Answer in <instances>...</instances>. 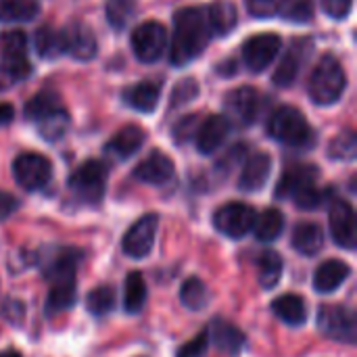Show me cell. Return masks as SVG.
Returning a JSON list of instances; mask_svg holds the SVG:
<instances>
[{"mask_svg": "<svg viewBox=\"0 0 357 357\" xmlns=\"http://www.w3.org/2000/svg\"><path fill=\"white\" fill-rule=\"evenodd\" d=\"M209 42V25L203 8L188 6L176 13L174 19V42L169 48V61L182 67L195 61Z\"/></svg>", "mask_w": 357, "mask_h": 357, "instance_id": "6da1fadb", "label": "cell"}, {"mask_svg": "<svg viewBox=\"0 0 357 357\" xmlns=\"http://www.w3.org/2000/svg\"><path fill=\"white\" fill-rule=\"evenodd\" d=\"M77 253L73 249H65L59 253L46 270V278L50 280V293L46 299V314L56 316L67 312L75 305L77 291H75V266Z\"/></svg>", "mask_w": 357, "mask_h": 357, "instance_id": "7a4b0ae2", "label": "cell"}, {"mask_svg": "<svg viewBox=\"0 0 357 357\" xmlns=\"http://www.w3.org/2000/svg\"><path fill=\"white\" fill-rule=\"evenodd\" d=\"M347 86V75L341 65V61L333 54H326L320 59V63L314 67L307 84V92L316 105H335Z\"/></svg>", "mask_w": 357, "mask_h": 357, "instance_id": "3957f363", "label": "cell"}, {"mask_svg": "<svg viewBox=\"0 0 357 357\" xmlns=\"http://www.w3.org/2000/svg\"><path fill=\"white\" fill-rule=\"evenodd\" d=\"M268 134L295 149H307L316 142V134L303 113L295 107H280L272 113L268 121Z\"/></svg>", "mask_w": 357, "mask_h": 357, "instance_id": "277c9868", "label": "cell"}, {"mask_svg": "<svg viewBox=\"0 0 357 357\" xmlns=\"http://www.w3.org/2000/svg\"><path fill=\"white\" fill-rule=\"evenodd\" d=\"M67 186L79 201L98 205L107 192V167L100 161H86L69 176Z\"/></svg>", "mask_w": 357, "mask_h": 357, "instance_id": "5b68a950", "label": "cell"}, {"mask_svg": "<svg viewBox=\"0 0 357 357\" xmlns=\"http://www.w3.org/2000/svg\"><path fill=\"white\" fill-rule=\"evenodd\" d=\"M318 328L331 341L354 345L357 341L356 312L343 305H322L318 312Z\"/></svg>", "mask_w": 357, "mask_h": 357, "instance_id": "8992f818", "label": "cell"}, {"mask_svg": "<svg viewBox=\"0 0 357 357\" xmlns=\"http://www.w3.org/2000/svg\"><path fill=\"white\" fill-rule=\"evenodd\" d=\"M255 218H257V213L251 205L232 201V203L222 205L213 213V226L220 234H224L228 238H243L253 230Z\"/></svg>", "mask_w": 357, "mask_h": 357, "instance_id": "52a82bcc", "label": "cell"}, {"mask_svg": "<svg viewBox=\"0 0 357 357\" xmlns=\"http://www.w3.org/2000/svg\"><path fill=\"white\" fill-rule=\"evenodd\" d=\"M13 176L23 190L36 192L50 182L52 163L40 153H21L13 161Z\"/></svg>", "mask_w": 357, "mask_h": 357, "instance_id": "ba28073f", "label": "cell"}, {"mask_svg": "<svg viewBox=\"0 0 357 357\" xmlns=\"http://www.w3.org/2000/svg\"><path fill=\"white\" fill-rule=\"evenodd\" d=\"M157 230H159V215L157 213L142 215L123 234V238H121V251L128 257H132V259L146 257L153 251V247H155Z\"/></svg>", "mask_w": 357, "mask_h": 357, "instance_id": "9c48e42d", "label": "cell"}, {"mask_svg": "<svg viewBox=\"0 0 357 357\" xmlns=\"http://www.w3.org/2000/svg\"><path fill=\"white\" fill-rule=\"evenodd\" d=\"M167 48V29L159 21H144L132 31V50L138 61L155 63Z\"/></svg>", "mask_w": 357, "mask_h": 357, "instance_id": "30bf717a", "label": "cell"}, {"mask_svg": "<svg viewBox=\"0 0 357 357\" xmlns=\"http://www.w3.org/2000/svg\"><path fill=\"white\" fill-rule=\"evenodd\" d=\"M328 224H331V234H333V241L347 249V251H354L356 249V213H354V207L351 203L343 201V199H337L333 201L331 205V211H328Z\"/></svg>", "mask_w": 357, "mask_h": 357, "instance_id": "8fae6325", "label": "cell"}, {"mask_svg": "<svg viewBox=\"0 0 357 357\" xmlns=\"http://www.w3.org/2000/svg\"><path fill=\"white\" fill-rule=\"evenodd\" d=\"M280 46H282V40L276 33L253 36L243 46V61L251 71H264L268 65H272Z\"/></svg>", "mask_w": 357, "mask_h": 357, "instance_id": "7c38bea8", "label": "cell"}, {"mask_svg": "<svg viewBox=\"0 0 357 357\" xmlns=\"http://www.w3.org/2000/svg\"><path fill=\"white\" fill-rule=\"evenodd\" d=\"M63 46H65V52L71 54L73 59L77 61H90L96 56V50H98V44H96V36L94 31L82 23V21H73L69 23L63 31Z\"/></svg>", "mask_w": 357, "mask_h": 357, "instance_id": "4fadbf2b", "label": "cell"}, {"mask_svg": "<svg viewBox=\"0 0 357 357\" xmlns=\"http://www.w3.org/2000/svg\"><path fill=\"white\" fill-rule=\"evenodd\" d=\"M226 111L228 115L241 123V126H251L257 119V111H259V96L253 88L243 86L232 90L226 96Z\"/></svg>", "mask_w": 357, "mask_h": 357, "instance_id": "5bb4252c", "label": "cell"}, {"mask_svg": "<svg viewBox=\"0 0 357 357\" xmlns=\"http://www.w3.org/2000/svg\"><path fill=\"white\" fill-rule=\"evenodd\" d=\"M174 161L161 153V151H155L151 153L144 161H140L134 169V178L144 182V184H153V186H163L167 184L172 178H174Z\"/></svg>", "mask_w": 357, "mask_h": 357, "instance_id": "9a60e30c", "label": "cell"}, {"mask_svg": "<svg viewBox=\"0 0 357 357\" xmlns=\"http://www.w3.org/2000/svg\"><path fill=\"white\" fill-rule=\"evenodd\" d=\"M228 132H230V119L226 115H211V117H207L199 126L197 136H195L199 153H203V155L215 153L224 144V140L228 138Z\"/></svg>", "mask_w": 357, "mask_h": 357, "instance_id": "2e32d148", "label": "cell"}, {"mask_svg": "<svg viewBox=\"0 0 357 357\" xmlns=\"http://www.w3.org/2000/svg\"><path fill=\"white\" fill-rule=\"evenodd\" d=\"M318 180V167L310 163H299L291 169H287L276 186V197L278 199H293L301 190L314 186Z\"/></svg>", "mask_w": 357, "mask_h": 357, "instance_id": "e0dca14e", "label": "cell"}, {"mask_svg": "<svg viewBox=\"0 0 357 357\" xmlns=\"http://www.w3.org/2000/svg\"><path fill=\"white\" fill-rule=\"evenodd\" d=\"M270 174H272V157L268 153H255L243 165L238 188L243 192H257L266 186Z\"/></svg>", "mask_w": 357, "mask_h": 357, "instance_id": "ac0fdd59", "label": "cell"}, {"mask_svg": "<svg viewBox=\"0 0 357 357\" xmlns=\"http://www.w3.org/2000/svg\"><path fill=\"white\" fill-rule=\"evenodd\" d=\"M209 333V341L215 343V347L220 351H224L226 356L236 357L243 349H245V333L241 328H236L232 322H226L222 318H215L211 322V328L207 331Z\"/></svg>", "mask_w": 357, "mask_h": 357, "instance_id": "d6986e66", "label": "cell"}, {"mask_svg": "<svg viewBox=\"0 0 357 357\" xmlns=\"http://www.w3.org/2000/svg\"><path fill=\"white\" fill-rule=\"evenodd\" d=\"M351 274V268L341 261V259H328L324 264L318 266L316 274H314V289L320 295H328L335 293Z\"/></svg>", "mask_w": 357, "mask_h": 357, "instance_id": "ffe728a7", "label": "cell"}, {"mask_svg": "<svg viewBox=\"0 0 357 357\" xmlns=\"http://www.w3.org/2000/svg\"><path fill=\"white\" fill-rule=\"evenodd\" d=\"M144 138H146L144 130L138 128V126H134V123H130V126L121 128V130L105 144V151H107L109 155H113L115 159H128V157H132L134 153L140 151V146L144 144Z\"/></svg>", "mask_w": 357, "mask_h": 357, "instance_id": "44dd1931", "label": "cell"}, {"mask_svg": "<svg viewBox=\"0 0 357 357\" xmlns=\"http://www.w3.org/2000/svg\"><path fill=\"white\" fill-rule=\"evenodd\" d=\"M293 249L305 257H314L324 249V230L314 222H301L293 230Z\"/></svg>", "mask_w": 357, "mask_h": 357, "instance_id": "7402d4cb", "label": "cell"}, {"mask_svg": "<svg viewBox=\"0 0 357 357\" xmlns=\"http://www.w3.org/2000/svg\"><path fill=\"white\" fill-rule=\"evenodd\" d=\"M238 21V10L230 0H215L207 10V25L218 36H228Z\"/></svg>", "mask_w": 357, "mask_h": 357, "instance_id": "603a6c76", "label": "cell"}, {"mask_svg": "<svg viewBox=\"0 0 357 357\" xmlns=\"http://www.w3.org/2000/svg\"><path fill=\"white\" fill-rule=\"evenodd\" d=\"M159 98H161V84L157 82H140L126 92L128 105L140 113H153L159 105Z\"/></svg>", "mask_w": 357, "mask_h": 357, "instance_id": "cb8c5ba5", "label": "cell"}, {"mask_svg": "<svg viewBox=\"0 0 357 357\" xmlns=\"http://www.w3.org/2000/svg\"><path fill=\"white\" fill-rule=\"evenodd\" d=\"M272 312L289 326H301L307 320V305L299 295H282L274 299Z\"/></svg>", "mask_w": 357, "mask_h": 357, "instance_id": "d4e9b609", "label": "cell"}, {"mask_svg": "<svg viewBox=\"0 0 357 357\" xmlns=\"http://www.w3.org/2000/svg\"><path fill=\"white\" fill-rule=\"evenodd\" d=\"M282 230H284V215L276 207H270L255 218L253 232H255L257 241H261V243L276 241L282 234Z\"/></svg>", "mask_w": 357, "mask_h": 357, "instance_id": "484cf974", "label": "cell"}, {"mask_svg": "<svg viewBox=\"0 0 357 357\" xmlns=\"http://www.w3.org/2000/svg\"><path fill=\"white\" fill-rule=\"evenodd\" d=\"M146 301V282L140 272H130L123 284V310L128 314H138Z\"/></svg>", "mask_w": 357, "mask_h": 357, "instance_id": "4316f807", "label": "cell"}, {"mask_svg": "<svg viewBox=\"0 0 357 357\" xmlns=\"http://www.w3.org/2000/svg\"><path fill=\"white\" fill-rule=\"evenodd\" d=\"M33 48L42 59H56L65 52L63 36L50 25H42L33 36Z\"/></svg>", "mask_w": 357, "mask_h": 357, "instance_id": "83f0119b", "label": "cell"}, {"mask_svg": "<svg viewBox=\"0 0 357 357\" xmlns=\"http://www.w3.org/2000/svg\"><path fill=\"white\" fill-rule=\"evenodd\" d=\"M40 10L38 0H0V21L23 23L31 21Z\"/></svg>", "mask_w": 357, "mask_h": 357, "instance_id": "f1b7e54d", "label": "cell"}, {"mask_svg": "<svg viewBox=\"0 0 357 357\" xmlns=\"http://www.w3.org/2000/svg\"><path fill=\"white\" fill-rule=\"evenodd\" d=\"M27 52V36L21 29H10L0 36V54L2 63H19L25 61Z\"/></svg>", "mask_w": 357, "mask_h": 357, "instance_id": "f546056e", "label": "cell"}, {"mask_svg": "<svg viewBox=\"0 0 357 357\" xmlns=\"http://www.w3.org/2000/svg\"><path fill=\"white\" fill-rule=\"evenodd\" d=\"M257 270H259L257 276L261 289H274L282 278V270H284L282 257L276 251H264L257 261Z\"/></svg>", "mask_w": 357, "mask_h": 357, "instance_id": "4dcf8cb0", "label": "cell"}, {"mask_svg": "<svg viewBox=\"0 0 357 357\" xmlns=\"http://www.w3.org/2000/svg\"><path fill=\"white\" fill-rule=\"evenodd\" d=\"M36 126H38V132H40V136H42L44 140L56 142V140H61V138L65 136V132H67V128H69V115H67V111L61 107V109L52 111L50 115H46L44 119H40Z\"/></svg>", "mask_w": 357, "mask_h": 357, "instance_id": "1f68e13d", "label": "cell"}, {"mask_svg": "<svg viewBox=\"0 0 357 357\" xmlns=\"http://www.w3.org/2000/svg\"><path fill=\"white\" fill-rule=\"evenodd\" d=\"M63 105H61V100H59V96L54 94V92H40V94H36L27 105H25V117L29 119V121H33V123H38L40 119H44L46 115H50L52 111H56V109H61Z\"/></svg>", "mask_w": 357, "mask_h": 357, "instance_id": "d6a6232c", "label": "cell"}, {"mask_svg": "<svg viewBox=\"0 0 357 357\" xmlns=\"http://www.w3.org/2000/svg\"><path fill=\"white\" fill-rule=\"evenodd\" d=\"M276 13L291 23H310L314 19V0H280Z\"/></svg>", "mask_w": 357, "mask_h": 357, "instance_id": "836d02e7", "label": "cell"}, {"mask_svg": "<svg viewBox=\"0 0 357 357\" xmlns=\"http://www.w3.org/2000/svg\"><path fill=\"white\" fill-rule=\"evenodd\" d=\"M180 301L184 303V307H188L192 312H201L209 301L207 287L203 284V280L201 278H188L180 289Z\"/></svg>", "mask_w": 357, "mask_h": 357, "instance_id": "e575fe53", "label": "cell"}, {"mask_svg": "<svg viewBox=\"0 0 357 357\" xmlns=\"http://www.w3.org/2000/svg\"><path fill=\"white\" fill-rule=\"evenodd\" d=\"M299 52H301L299 46H293V48L287 52V56L282 59V63L278 65V69L274 71V77H272L276 86L289 88V86L295 82V77H297V73H299V67H301V56H299Z\"/></svg>", "mask_w": 357, "mask_h": 357, "instance_id": "d590c367", "label": "cell"}, {"mask_svg": "<svg viewBox=\"0 0 357 357\" xmlns=\"http://www.w3.org/2000/svg\"><path fill=\"white\" fill-rule=\"evenodd\" d=\"M113 307H115V291L111 287H96L86 297V310L92 316H98V318L107 316L113 312Z\"/></svg>", "mask_w": 357, "mask_h": 357, "instance_id": "8d00e7d4", "label": "cell"}, {"mask_svg": "<svg viewBox=\"0 0 357 357\" xmlns=\"http://www.w3.org/2000/svg\"><path fill=\"white\" fill-rule=\"evenodd\" d=\"M357 153V138L356 132L351 130H345L341 134H337L333 140H331V146H328V155L337 161H351Z\"/></svg>", "mask_w": 357, "mask_h": 357, "instance_id": "74e56055", "label": "cell"}, {"mask_svg": "<svg viewBox=\"0 0 357 357\" xmlns=\"http://www.w3.org/2000/svg\"><path fill=\"white\" fill-rule=\"evenodd\" d=\"M107 13V21L115 27L121 29L130 23V19L136 13V2L134 0H109L105 6Z\"/></svg>", "mask_w": 357, "mask_h": 357, "instance_id": "f35d334b", "label": "cell"}, {"mask_svg": "<svg viewBox=\"0 0 357 357\" xmlns=\"http://www.w3.org/2000/svg\"><path fill=\"white\" fill-rule=\"evenodd\" d=\"M328 197H331V188H328V190H322V188H316V184H314V186L301 190L299 195H295L293 201H295V205H297L299 209H303V211H314V209L322 207V205L328 201Z\"/></svg>", "mask_w": 357, "mask_h": 357, "instance_id": "ab89813d", "label": "cell"}, {"mask_svg": "<svg viewBox=\"0 0 357 357\" xmlns=\"http://www.w3.org/2000/svg\"><path fill=\"white\" fill-rule=\"evenodd\" d=\"M197 94H199V84H197L192 77L180 79L178 86H176L174 92H172V107H182V105L195 100Z\"/></svg>", "mask_w": 357, "mask_h": 357, "instance_id": "60d3db41", "label": "cell"}, {"mask_svg": "<svg viewBox=\"0 0 357 357\" xmlns=\"http://www.w3.org/2000/svg\"><path fill=\"white\" fill-rule=\"evenodd\" d=\"M197 130H199V115H186L174 126L172 136L178 144H186L192 136H197Z\"/></svg>", "mask_w": 357, "mask_h": 357, "instance_id": "b9f144b4", "label": "cell"}, {"mask_svg": "<svg viewBox=\"0 0 357 357\" xmlns=\"http://www.w3.org/2000/svg\"><path fill=\"white\" fill-rule=\"evenodd\" d=\"M207 347H209V333L203 331V333H199L192 341H188L186 345H182V347L178 349L176 357H203L205 356V351H207Z\"/></svg>", "mask_w": 357, "mask_h": 357, "instance_id": "7bdbcfd3", "label": "cell"}, {"mask_svg": "<svg viewBox=\"0 0 357 357\" xmlns=\"http://www.w3.org/2000/svg\"><path fill=\"white\" fill-rule=\"evenodd\" d=\"M278 2L280 0H247V8L253 17L266 19V17H274L278 10Z\"/></svg>", "mask_w": 357, "mask_h": 357, "instance_id": "ee69618b", "label": "cell"}, {"mask_svg": "<svg viewBox=\"0 0 357 357\" xmlns=\"http://www.w3.org/2000/svg\"><path fill=\"white\" fill-rule=\"evenodd\" d=\"M354 0H322V8L333 19H345L351 13Z\"/></svg>", "mask_w": 357, "mask_h": 357, "instance_id": "f6af8a7d", "label": "cell"}, {"mask_svg": "<svg viewBox=\"0 0 357 357\" xmlns=\"http://www.w3.org/2000/svg\"><path fill=\"white\" fill-rule=\"evenodd\" d=\"M23 314H25V310H23V303H19V301L8 299L0 305V316H4L6 320H10L15 324L23 318Z\"/></svg>", "mask_w": 357, "mask_h": 357, "instance_id": "bcb514c9", "label": "cell"}, {"mask_svg": "<svg viewBox=\"0 0 357 357\" xmlns=\"http://www.w3.org/2000/svg\"><path fill=\"white\" fill-rule=\"evenodd\" d=\"M17 207H19V201L13 195L0 190V222H4L6 218H10L17 211Z\"/></svg>", "mask_w": 357, "mask_h": 357, "instance_id": "7dc6e473", "label": "cell"}, {"mask_svg": "<svg viewBox=\"0 0 357 357\" xmlns=\"http://www.w3.org/2000/svg\"><path fill=\"white\" fill-rule=\"evenodd\" d=\"M13 117H15V109H13V105L2 102V105H0V126L10 123V121H13Z\"/></svg>", "mask_w": 357, "mask_h": 357, "instance_id": "c3c4849f", "label": "cell"}, {"mask_svg": "<svg viewBox=\"0 0 357 357\" xmlns=\"http://www.w3.org/2000/svg\"><path fill=\"white\" fill-rule=\"evenodd\" d=\"M17 79L13 77V73L8 71V67L6 65H0V90H4V88H8L10 84H15Z\"/></svg>", "mask_w": 357, "mask_h": 357, "instance_id": "681fc988", "label": "cell"}, {"mask_svg": "<svg viewBox=\"0 0 357 357\" xmlns=\"http://www.w3.org/2000/svg\"><path fill=\"white\" fill-rule=\"evenodd\" d=\"M0 357H21V354H19V351H15V349H6V351H2V354H0Z\"/></svg>", "mask_w": 357, "mask_h": 357, "instance_id": "f907efd6", "label": "cell"}]
</instances>
